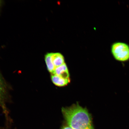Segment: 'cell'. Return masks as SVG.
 <instances>
[{
	"instance_id": "277c9868",
	"label": "cell",
	"mask_w": 129,
	"mask_h": 129,
	"mask_svg": "<svg viewBox=\"0 0 129 129\" xmlns=\"http://www.w3.org/2000/svg\"><path fill=\"white\" fill-rule=\"evenodd\" d=\"M6 96V87L5 82L2 77L0 75V105L6 112L5 101Z\"/></svg>"
},
{
	"instance_id": "ba28073f",
	"label": "cell",
	"mask_w": 129,
	"mask_h": 129,
	"mask_svg": "<svg viewBox=\"0 0 129 129\" xmlns=\"http://www.w3.org/2000/svg\"><path fill=\"white\" fill-rule=\"evenodd\" d=\"M61 129H72V128H71L68 125V126H64L62 127Z\"/></svg>"
},
{
	"instance_id": "3957f363",
	"label": "cell",
	"mask_w": 129,
	"mask_h": 129,
	"mask_svg": "<svg viewBox=\"0 0 129 129\" xmlns=\"http://www.w3.org/2000/svg\"><path fill=\"white\" fill-rule=\"evenodd\" d=\"M52 74L59 76L64 79H70L68 69L65 63L56 68Z\"/></svg>"
},
{
	"instance_id": "52a82bcc",
	"label": "cell",
	"mask_w": 129,
	"mask_h": 129,
	"mask_svg": "<svg viewBox=\"0 0 129 129\" xmlns=\"http://www.w3.org/2000/svg\"><path fill=\"white\" fill-rule=\"evenodd\" d=\"M52 59L55 68L65 63L64 57L60 53H53Z\"/></svg>"
},
{
	"instance_id": "7a4b0ae2",
	"label": "cell",
	"mask_w": 129,
	"mask_h": 129,
	"mask_svg": "<svg viewBox=\"0 0 129 129\" xmlns=\"http://www.w3.org/2000/svg\"><path fill=\"white\" fill-rule=\"evenodd\" d=\"M111 51L116 60L121 62L129 60V45L127 43L121 42L113 43Z\"/></svg>"
},
{
	"instance_id": "8992f818",
	"label": "cell",
	"mask_w": 129,
	"mask_h": 129,
	"mask_svg": "<svg viewBox=\"0 0 129 129\" xmlns=\"http://www.w3.org/2000/svg\"><path fill=\"white\" fill-rule=\"evenodd\" d=\"M53 53H48L45 56V61L48 72L53 73L55 67L53 64L52 59Z\"/></svg>"
},
{
	"instance_id": "9c48e42d",
	"label": "cell",
	"mask_w": 129,
	"mask_h": 129,
	"mask_svg": "<svg viewBox=\"0 0 129 129\" xmlns=\"http://www.w3.org/2000/svg\"><path fill=\"white\" fill-rule=\"evenodd\" d=\"M1 1H0V6H1Z\"/></svg>"
},
{
	"instance_id": "5b68a950",
	"label": "cell",
	"mask_w": 129,
	"mask_h": 129,
	"mask_svg": "<svg viewBox=\"0 0 129 129\" xmlns=\"http://www.w3.org/2000/svg\"><path fill=\"white\" fill-rule=\"evenodd\" d=\"M51 79L53 83L59 87L66 86L70 82V79H64L54 74L51 75Z\"/></svg>"
},
{
	"instance_id": "6da1fadb",
	"label": "cell",
	"mask_w": 129,
	"mask_h": 129,
	"mask_svg": "<svg viewBox=\"0 0 129 129\" xmlns=\"http://www.w3.org/2000/svg\"><path fill=\"white\" fill-rule=\"evenodd\" d=\"M62 111L68 125L72 129H94L91 115L78 104L62 108Z\"/></svg>"
}]
</instances>
